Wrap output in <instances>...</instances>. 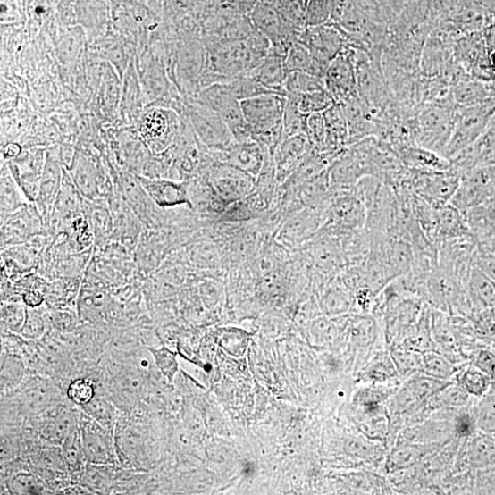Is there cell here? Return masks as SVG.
<instances>
[{
	"instance_id": "cell-1",
	"label": "cell",
	"mask_w": 495,
	"mask_h": 495,
	"mask_svg": "<svg viewBox=\"0 0 495 495\" xmlns=\"http://www.w3.org/2000/svg\"><path fill=\"white\" fill-rule=\"evenodd\" d=\"M206 49L201 89L250 74L269 55L272 46L264 35L256 29L242 40Z\"/></svg>"
},
{
	"instance_id": "cell-2",
	"label": "cell",
	"mask_w": 495,
	"mask_h": 495,
	"mask_svg": "<svg viewBox=\"0 0 495 495\" xmlns=\"http://www.w3.org/2000/svg\"><path fill=\"white\" fill-rule=\"evenodd\" d=\"M286 102V96L278 94H267L240 101L252 138L272 155L282 140V117Z\"/></svg>"
},
{
	"instance_id": "cell-3",
	"label": "cell",
	"mask_w": 495,
	"mask_h": 495,
	"mask_svg": "<svg viewBox=\"0 0 495 495\" xmlns=\"http://www.w3.org/2000/svg\"><path fill=\"white\" fill-rule=\"evenodd\" d=\"M455 109L454 100L419 105L415 117V144L444 156L454 127Z\"/></svg>"
},
{
	"instance_id": "cell-4",
	"label": "cell",
	"mask_w": 495,
	"mask_h": 495,
	"mask_svg": "<svg viewBox=\"0 0 495 495\" xmlns=\"http://www.w3.org/2000/svg\"><path fill=\"white\" fill-rule=\"evenodd\" d=\"M495 101L471 105H456L454 127L444 156L450 160L472 146L484 133L494 117Z\"/></svg>"
},
{
	"instance_id": "cell-5",
	"label": "cell",
	"mask_w": 495,
	"mask_h": 495,
	"mask_svg": "<svg viewBox=\"0 0 495 495\" xmlns=\"http://www.w3.org/2000/svg\"><path fill=\"white\" fill-rule=\"evenodd\" d=\"M459 182L461 175L452 169L428 172L407 168L398 189H405L433 206H440L451 202Z\"/></svg>"
},
{
	"instance_id": "cell-6",
	"label": "cell",
	"mask_w": 495,
	"mask_h": 495,
	"mask_svg": "<svg viewBox=\"0 0 495 495\" xmlns=\"http://www.w3.org/2000/svg\"><path fill=\"white\" fill-rule=\"evenodd\" d=\"M424 302L449 315L465 316L473 308L463 282L439 267L427 281Z\"/></svg>"
},
{
	"instance_id": "cell-7",
	"label": "cell",
	"mask_w": 495,
	"mask_h": 495,
	"mask_svg": "<svg viewBox=\"0 0 495 495\" xmlns=\"http://www.w3.org/2000/svg\"><path fill=\"white\" fill-rule=\"evenodd\" d=\"M367 222L365 201L353 189L333 193L328 208L327 221L322 231L340 237L346 233L364 231Z\"/></svg>"
},
{
	"instance_id": "cell-8",
	"label": "cell",
	"mask_w": 495,
	"mask_h": 495,
	"mask_svg": "<svg viewBox=\"0 0 495 495\" xmlns=\"http://www.w3.org/2000/svg\"><path fill=\"white\" fill-rule=\"evenodd\" d=\"M201 143L212 153L230 148L234 137L220 114L191 99L186 103L185 115Z\"/></svg>"
},
{
	"instance_id": "cell-9",
	"label": "cell",
	"mask_w": 495,
	"mask_h": 495,
	"mask_svg": "<svg viewBox=\"0 0 495 495\" xmlns=\"http://www.w3.org/2000/svg\"><path fill=\"white\" fill-rule=\"evenodd\" d=\"M189 99L220 114L237 143L253 139L249 126L243 116L240 101L232 96L222 83L206 87Z\"/></svg>"
},
{
	"instance_id": "cell-10",
	"label": "cell",
	"mask_w": 495,
	"mask_h": 495,
	"mask_svg": "<svg viewBox=\"0 0 495 495\" xmlns=\"http://www.w3.org/2000/svg\"><path fill=\"white\" fill-rule=\"evenodd\" d=\"M250 21L255 29L270 42L272 49L285 56L289 49L298 42L302 32V29L263 2H258L250 13Z\"/></svg>"
},
{
	"instance_id": "cell-11",
	"label": "cell",
	"mask_w": 495,
	"mask_h": 495,
	"mask_svg": "<svg viewBox=\"0 0 495 495\" xmlns=\"http://www.w3.org/2000/svg\"><path fill=\"white\" fill-rule=\"evenodd\" d=\"M495 197V164L477 166L461 175L450 203L465 212Z\"/></svg>"
},
{
	"instance_id": "cell-12",
	"label": "cell",
	"mask_w": 495,
	"mask_h": 495,
	"mask_svg": "<svg viewBox=\"0 0 495 495\" xmlns=\"http://www.w3.org/2000/svg\"><path fill=\"white\" fill-rule=\"evenodd\" d=\"M298 41L326 71L329 64L349 46L345 35L333 23L306 26Z\"/></svg>"
},
{
	"instance_id": "cell-13",
	"label": "cell",
	"mask_w": 495,
	"mask_h": 495,
	"mask_svg": "<svg viewBox=\"0 0 495 495\" xmlns=\"http://www.w3.org/2000/svg\"><path fill=\"white\" fill-rule=\"evenodd\" d=\"M477 247V240L474 235L441 242L438 246L439 268L466 287Z\"/></svg>"
},
{
	"instance_id": "cell-14",
	"label": "cell",
	"mask_w": 495,
	"mask_h": 495,
	"mask_svg": "<svg viewBox=\"0 0 495 495\" xmlns=\"http://www.w3.org/2000/svg\"><path fill=\"white\" fill-rule=\"evenodd\" d=\"M356 53L347 46L327 68L325 85L336 104L358 96Z\"/></svg>"
},
{
	"instance_id": "cell-15",
	"label": "cell",
	"mask_w": 495,
	"mask_h": 495,
	"mask_svg": "<svg viewBox=\"0 0 495 495\" xmlns=\"http://www.w3.org/2000/svg\"><path fill=\"white\" fill-rule=\"evenodd\" d=\"M449 382L427 374L417 373L411 376L397 394L395 410L400 414H411L430 403Z\"/></svg>"
},
{
	"instance_id": "cell-16",
	"label": "cell",
	"mask_w": 495,
	"mask_h": 495,
	"mask_svg": "<svg viewBox=\"0 0 495 495\" xmlns=\"http://www.w3.org/2000/svg\"><path fill=\"white\" fill-rule=\"evenodd\" d=\"M328 208L305 206L281 226L277 239L289 247L311 240L325 224Z\"/></svg>"
},
{
	"instance_id": "cell-17",
	"label": "cell",
	"mask_w": 495,
	"mask_h": 495,
	"mask_svg": "<svg viewBox=\"0 0 495 495\" xmlns=\"http://www.w3.org/2000/svg\"><path fill=\"white\" fill-rule=\"evenodd\" d=\"M256 180L249 173L216 161L212 170V188L225 204L241 200L256 189Z\"/></svg>"
},
{
	"instance_id": "cell-18",
	"label": "cell",
	"mask_w": 495,
	"mask_h": 495,
	"mask_svg": "<svg viewBox=\"0 0 495 495\" xmlns=\"http://www.w3.org/2000/svg\"><path fill=\"white\" fill-rule=\"evenodd\" d=\"M80 438L85 457L89 464L113 465L115 451L112 434L86 413L80 418Z\"/></svg>"
},
{
	"instance_id": "cell-19",
	"label": "cell",
	"mask_w": 495,
	"mask_h": 495,
	"mask_svg": "<svg viewBox=\"0 0 495 495\" xmlns=\"http://www.w3.org/2000/svg\"><path fill=\"white\" fill-rule=\"evenodd\" d=\"M313 150L305 133L282 139L273 155L277 183L284 184Z\"/></svg>"
},
{
	"instance_id": "cell-20",
	"label": "cell",
	"mask_w": 495,
	"mask_h": 495,
	"mask_svg": "<svg viewBox=\"0 0 495 495\" xmlns=\"http://www.w3.org/2000/svg\"><path fill=\"white\" fill-rule=\"evenodd\" d=\"M265 151L254 139L235 143L228 149L214 153L216 161L249 173L256 180L266 157Z\"/></svg>"
},
{
	"instance_id": "cell-21",
	"label": "cell",
	"mask_w": 495,
	"mask_h": 495,
	"mask_svg": "<svg viewBox=\"0 0 495 495\" xmlns=\"http://www.w3.org/2000/svg\"><path fill=\"white\" fill-rule=\"evenodd\" d=\"M340 105L348 125V147L355 145L365 138L377 137L380 121L371 113L359 96L352 97Z\"/></svg>"
},
{
	"instance_id": "cell-22",
	"label": "cell",
	"mask_w": 495,
	"mask_h": 495,
	"mask_svg": "<svg viewBox=\"0 0 495 495\" xmlns=\"http://www.w3.org/2000/svg\"><path fill=\"white\" fill-rule=\"evenodd\" d=\"M438 246L446 240L474 235L466 215L452 203L435 206Z\"/></svg>"
},
{
	"instance_id": "cell-23",
	"label": "cell",
	"mask_w": 495,
	"mask_h": 495,
	"mask_svg": "<svg viewBox=\"0 0 495 495\" xmlns=\"http://www.w3.org/2000/svg\"><path fill=\"white\" fill-rule=\"evenodd\" d=\"M395 151L404 165L409 169L428 172H444L451 169L449 159L416 144L405 146Z\"/></svg>"
},
{
	"instance_id": "cell-24",
	"label": "cell",
	"mask_w": 495,
	"mask_h": 495,
	"mask_svg": "<svg viewBox=\"0 0 495 495\" xmlns=\"http://www.w3.org/2000/svg\"><path fill=\"white\" fill-rule=\"evenodd\" d=\"M285 55L271 49L265 59L248 74L276 94L285 96L284 84L288 76Z\"/></svg>"
},
{
	"instance_id": "cell-25",
	"label": "cell",
	"mask_w": 495,
	"mask_h": 495,
	"mask_svg": "<svg viewBox=\"0 0 495 495\" xmlns=\"http://www.w3.org/2000/svg\"><path fill=\"white\" fill-rule=\"evenodd\" d=\"M466 289L475 311L495 306V282L474 265L470 273Z\"/></svg>"
},
{
	"instance_id": "cell-26",
	"label": "cell",
	"mask_w": 495,
	"mask_h": 495,
	"mask_svg": "<svg viewBox=\"0 0 495 495\" xmlns=\"http://www.w3.org/2000/svg\"><path fill=\"white\" fill-rule=\"evenodd\" d=\"M180 114L172 109H157L145 118L141 134L151 140H167L180 125Z\"/></svg>"
},
{
	"instance_id": "cell-27",
	"label": "cell",
	"mask_w": 495,
	"mask_h": 495,
	"mask_svg": "<svg viewBox=\"0 0 495 495\" xmlns=\"http://www.w3.org/2000/svg\"><path fill=\"white\" fill-rule=\"evenodd\" d=\"M147 189L152 198L162 206H171L187 204L191 206L187 185L168 180H145Z\"/></svg>"
},
{
	"instance_id": "cell-28",
	"label": "cell",
	"mask_w": 495,
	"mask_h": 495,
	"mask_svg": "<svg viewBox=\"0 0 495 495\" xmlns=\"http://www.w3.org/2000/svg\"><path fill=\"white\" fill-rule=\"evenodd\" d=\"M439 443L403 444L396 448L388 457L387 469L402 471L418 464L424 457L438 449Z\"/></svg>"
},
{
	"instance_id": "cell-29",
	"label": "cell",
	"mask_w": 495,
	"mask_h": 495,
	"mask_svg": "<svg viewBox=\"0 0 495 495\" xmlns=\"http://www.w3.org/2000/svg\"><path fill=\"white\" fill-rule=\"evenodd\" d=\"M285 65L288 74L305 72L324 79L326 73V70L315 62L307 48L299 41L289 49Z\"/></svg>"
},
{
	"instance_id": "cell-30",
	"label": "cell",
	"mask_w": 495,
	"mask_h": 495,
	"mask_svg": "<svg viewBox=\"0 0 495 495\" xmlns=\"http://www.w3.org/2000/svg\"><path fill=\"white\" fill-rule=\"evenodd\" d=\"M328 128L331 147L335 154L341 153L348 147V130L347 122L339 104L323 113Z\"/></svg>"
},
{
	"instance_id": "cell-31",
	"label": "cell",
	"mask_w": 495,
	"mask_h": 495,
	"mask_svg": "<svg viewBox=\"0 0 495 495\" xmlns=\"http://www.w3.org/2000/svg\"><path fill=\"white\" fill-rule=\"evenodd\" d=\"M77 419L72 412L66 409H56L55 416H51L46 422L44 435L55 443L63 442L71 434L75 432Z\"/></svg>"
},
{
	"instance_id": "cell-32",
	"label": "cell",
	"mask_w": 495,
	"mask_h": 495,
	"mask_svg": "<svg viewBox=\"0 0 495 495\" xmlns=\"http://www.w3.org/2000/svg\"><path fill=\"white\" fill-rule=\"evenodd\" d=\"M306 135L314 151L321 154L340 155L333 153L323 113L308 115Z\"/></svg>"
},
{
	"instance_id": "cell-33",
	"label": "cell",
	"mask_w": 495,
	"mask_h": 495,
	"mask_svg": "<svg viewBox=\"0 0 495 495\" xmlns=\"http://www.w3.org/2000/svg\"><path fill=\"white\" fill-rule=\"evenodd\" d=\"M286 97L294 100L299 110L306 115L323 113L335 104L327 89L315 90Z\"/></svg>"
},
{
	"instance_id": "cell-34",
	"label": "cell",
	"mask_w": 495,
	"mask_h": 495,
	"mask_svg": "<svg viewBox=\"0 0 495 495\" xmlns=\"http://www.w3.org/2000/svg\"><path fill=\"white\" fill-rule=\"evenodd\" d=\"M363 375L368 382L381 383L393 380L399 374L391 353L381 351L365 368Z\"/></svg>"
},
{
	"instance_id": "cell-35",
	"label": "cell",
	"mask_w": 495,
	"mask_h": 495,
	"mask_svg": "<svg viewBox=\"0 0 495 495\" xmlns=\"http://www.w3.org/2000/svg\"><path fill=\"white\" fill-rule=\"evenodd\" d=\"M355 303L356 298L352 297L351 291L343 284L340 278L333 282L323 298V307L331 315L345 313Z\"/></svg>"
},
{
	"instance_id": "cell-36",
	"label": "cell",
	"mask_w": 495,
	"mask_h": 495,
	"mask_svg": "<svg viewBox=\"0 0 495 495\" xmlns=\"http://www.w3.org/2000/svg\"><path fill=\"white\" fill-rule=\"evenodd\" d=\"M222 84L229 93L239 101L267 94H276L249 75Z\"/></svg>"
},
{
	"instance_id": "cell-37",
	"label": "cell",
	"mask_w": 495,
	"mask_h": 495,
	"mask_svg": "<svg viewBox=\"0 0 495 495\" xmlns=\"http://www.w3.org/2000/svg\"><path fill=\"white\" fill-rule=\"evenodd\" d=\"M321 89H327L324 79L305 72L288 74L284 84L285 96H295Z\"/></svg>"
},
{
	"instance_id": "cell-38",
	"label": "cell",
	"mask_w": 495,
	"mask_h": 495,
	"mask_svg": "<svg viewBox=\"0 0 495 495\" xmlns=\"http://www.w3.org/2000/svg\"><path fill=\"white\" fill-rule=\"evenodd\" d=\"M457 369L454 363L438 351L423 353V373L429 376L448 381L455 375Z\"/></svg>"
},
{
	"instance_id": "cell-39",
	"label": "cell",
	"mask_w": 495,
	"mask_h": 495,
	"mask_svg": "<svg viewBox=\"0 0 495 495\" xmlns=\"http://www.w3.org/2000/svg\"><path fill=\"white\" fill-rule=\"evenodd\" d=\"M390 353L399 375L411 377L423 373V353L400 348H392Z\"/></svg>"
},
{
	"instance_id": "cell-40",
	"label": "cell",
	"mask_w": 495,
	"mask_h": 495,
	"mask_svg": "<svg viewBox=\"0 0 495 495\" xmlns=\"http://www.w3.org/2000/svg\"><path fill=\"white\" fill-rule=\"evenodd\" d=\"M307 117L308 115L299 110L294 100L287 98L284 117H282V139L306 134Z\"/></svg>"
},
{
	"instance_id": "cell-41",
	"label": "cell",
	"mask_w": 495,
	"mask_h": 495,
	"mask_svg": "<svg viewBox=\"0 0 495 495\" xmlns=\"http://www.w3.org/2000/svg\"><path fill=\"white\" fill-rule=\"evenodd\" d=\"M85 413L111 433L113 432L116 411L114 407L103 399H95L83 407Z\"/></svg>"
},
{
	"instance_id": "cell-42",
	"label": "cell",
	"mask_w": 495,
	"mask_h": 495,
	"mask_svg": "<svg viewBox=\"0 0 495 495\" xmlns=\"http://www.w3.org/2000/svg\"><path fill=\"white\" fill-rule=\"evenodd\" d=\"M458 385L472 396L482 397L490 384L489 377L476 367L468 368L456 376Z\"/></svg>"
},
{
	"instance_id": "cell-43",
	"label": "cell",
	"mask_w": 495,
	"mask_h": 495,
	"mask_svg": "<svg viewBox=\"0 0 495 495\" xmlns=\"http://www.w3.org/2000/svg\"><path fill=\"white\" fill-rule=\"evenodd\" d=\"M62 452L63 461L65 462L68 469L72 471L74 474L80 473L82 469L83 461L86 457L79 431H76L71 434L63 442Z\"/></svg>"
},
{
	"instance_id": "cell-44",
	"label": "cell",
	"mask_w": 495,
	"mask_h": 495,
	"mask_svg": "<svg viewBox=\"0 0 495 495\" xmlns=\"http://www.w3.org/2000/svg\"><path fill=\"white\" fill-rule=\"evenodd\" d=\"M468 399L469 394L461 385L449 383L434 396L429 404L432 408L457 407L466 406Z\"/></svg>"
},
{
	"instance_id": "cell-45",
	"label": "cell",
	"mask_w": 495,
	"mask_h": 495,
	"mask_svg": "<svg viewBox=\"0 0 495 495\" xmlns=\"http://www.w3.org/2000/svg\"><path fill=\"white\" fill-rule=\"evenodd\" d=\"M495 457V440L488 436L474 440L470 457L475 466H484L492 461Z\"/></svg>"
},
{
	"instance_id": "cell-46",
	"label": "cell",
	"mask_w": 495,
	"mask_h": 495,
	"mask_svg": "<svg viewBox=\"0 0 495 495\" xmlns=\"http://www.w3.org/2000/svg\"><path fill=\"white\" fill-rule=\"evenodd\" d=\"M96 396V389L92 382L79 378L71 382L67 389V397L71 402L84 407L89 404Z\"/></svg>"
},
{
	"instance_id": "cell-47",
	"label": "cell",
	"mask_w": 495,
	"mask_h": 495,
	"mask_svg": "<svg viewBox=\"0 0 495 495\" xmlns=\"http://www.w3.org/2000/svg\"><path fill=\"white\" fill-rule=\"evenodd\" d=\"M108 465L90 464L84 471L83 479L86 485L93 490L105 491L112 483V474Z\"/></svg>"
},
{
	"instance_id": "cell-48",
	"label": "cell",
	"mask_w": 495,
	"mask_h": 495,
	"mask_svg": "<svg viewBox=\"0 0 495 495\" xmlns=\"http://www.w3.org/2000/svg\"><path fill=\"white\" fill-rule=\"evenodd\" d=\"M151 351L160 371L168 378L169 382H172L179 371L175 355L164 347L160 349H151Z\"/></svg>"
},
{
	"instance_id": "cell-49",
	"label": "cell",
	"mask_w": 495,
	"mask_h": 495,
	"mask_svg": "<svg viewBox=\"0 0 495 495\" xmlns=\"http://www.w3.org/2000/svg\"><path fill=\"white\" fill-rule=\"evenodd\" d=\"M472 323L477 333L495 336V306L475 311L472 316Z\"/></svg>"
},
{
	"instance_id": "cell-50",
	"label": "cell",
	"mask_w": 495,
	"mask_h": 495,
	"mask_svg": "<svg viewBox=\"0 0 495 495\" xmlns=\"http://www.w3.org/2000/svg\"><path fill=\"white\" fill-rule=\"evenodd\" d=\"M12 490L17 494H38L42 492L43 484L32 474H20L12 481Z\"/></svg>"
},
{
	"instance_id": "cell-51",
	"label": "cell",
	"mask_w": 495,
	"mask_h": 495,
	"mask_svg": "<svg viewBox=\"0 0 495 495\" xmlns=\"http://www.w3.org/2000/svg\"><path fill=\"white\" fill-rule=\"evenodd\" d=\"M45 387L35 386L29 388L28 392L22 394V403L28 405L29 408L40 409L42 407H46L49 403V394L44 390Z\"/></svg>"
},
{
	"instance_id": "cell-52",
	"label": "cell",
	"mask_w": 495,
	"mask_h": 495,
	"mask_svg": "<svg viewBox=\"0 0 495 495\" xmlns=\"http://www.w3.org/2000/svg\"><path fill=\"white\" fill-rule=\"evenodd\" d=\"M389 391L386 387L379 386L367 388L359 399L360 403L367 408L380 407V405L388 398Z\"/></svg>"
},
{
	"instance_id": "cell-53",
	"label": "cell",
	"mask_w": 495,
	"mask_h": 495,
	"mask_svg": "<svg viewBox=\"0 0 495 495\" xmlns=\"http://www.w3.org/2000/svg\"><path fill=\"white\" fill-rule=\"evenodd\" d=\"M474 264L495 282V254L481 251L477 247Z\"/></svg>"
},
{
	"instance_id": "cell-54",
	"label": "cell",
	"mask_w": 495,
	"mask_h": 495,
	"mask_svg": "<svg viewBox=\"0 0 495 495\" xmlns=\"http://www.w3.org/2000/svg\"><path fill=\"white\" fill-rule=\"evenodd\" d=\"M475 366L488 376L495 379V356L493 353L482 350L478 353Z\"/></svg>"
},
{
	"instance_id": "cell-55",
	"label": "cell",
	"mask_w": 495,
	"mask_h": 495,
	"mask_svg": "<svg viewBox=\"0 0 495 495\" xmlns=\"http://www.w3.org/2000/svg\"><path fill=\"white\" fill-rule=\"evenodd\" d=\"M483 40L486 47L491 52H495V23L488 26L483 33Z\"/></svg>"
},
{
	"instance_id": "cell-56",
	"label": "cell",
	"mask_w": 495,
	"mask_h": 495,
	"mask_svg": "<svg viewBox=\"0 0 495 495\" xmlns=\"http://www.w3.org/2000/svg\"><path fill=\"white\" fill-rule=\"evenodd\" d=\"M24 302L31 307L38 306L43 302V297L38 293L29 292L24 295Z\"/></svg>"
},
{
	"instance_id": "cell-57",
	"label": "cell",
	"mask_w": 495,
	"mask_h": 495,
	"mask_svg": "<svg viewBox=\"0 0 495 495\" xmlns=\"http://www.w3.org/2000/svg\"><path fill=\"white\" fill-rule=\"evenodd\" d=\"M15 147V146H12L10 147L7 148L6 150V153L10 155V156H15L17 154H18V151L19 150H13V148Z\"/></svg>"
}]
</instances>
